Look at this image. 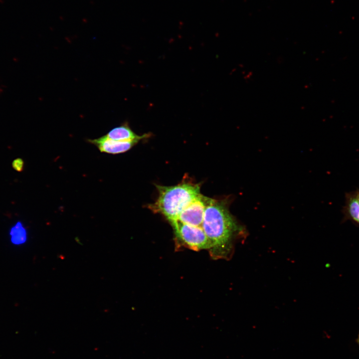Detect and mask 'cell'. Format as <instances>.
Masks as SVG:
<instances>
[{
    "label": "cell",
    "instance_id": "1",
    "mask_svg": "<svg viewBox=\"0 0 359 359\" xmlns=\"http://www.w3.org/2000/svg\"><path fill=\"white\" fill-rule=\"evenodd\" d=\"M201 227L215 256L227 258L232 252L234 242L245 239V228L239 224L222 201L209 198Z\"/></svg>",
    "mask_w": 359,
    "mask_h": 359
},
{
    "label": "cell",
    "instance_id": "2",
    "mask_svg": "<svg viewBox=\"0 0 359 359\" xmlns=\"http://www.w3.org/2000/svg\"><path fill=\"white\" fill-rule=\"evenodd\" d=\"M156 186L159 196L149 208L164 215L171 223L177 221L181 212L200 194L199 185L189 182L173 186Z\"/></svg>",
    "mask_w": 359,
    "mask_h": 359
},
{
    "label": "cell",
    "instance_id": "3",
    "mask_svg": "<svg viewBox=\"0 0 359 359\" xmlns=\"http://www.w3.org/2000/svg\"><path fill=\"white\" fill-rule=\"evenodd\" d=\"M172 225L176 235L189 247L194 250L210 248V242L201 226L184 224L178 220Z\"/></svg>",
    "mask_w": 359,
    "mask_h": 359
},
{
    "label": "cell",
    "instance_id": "4",
    "mask_svg": "<svg viewBox=\"0 0 359 359\" xmlns=\"http://www.w3.org/2000/svg\"><path fill=\"white\" fill-rule=\"evenodd\" d=\"M209 198L199 194L180 214L178 220L181 223L201 226Z\"/></svg>",
    "mask_w": 359,
    "mask_h": 359
},
{
    "label": "cell",
    "instance_id": "5",
    "mask_svg": "<svg viewBox=\"0 0 359 359\" xmlns=\"http://www.w3.org/2000/svg\"><path fill=\"white\" fill-rule=\"evenodd\" d=\"M89 141L95 145L101 152L111 154H118L129 151L139 140L115 141L108 138L105 135L98 139L90 140Z\"/></svg>",
    "mask_w": 359,
    "mask_h": 359
},
{
    "label": "cell",
    "instance_id": "6",
    "mask_svg": "<svg viewBox=\"0 0 359 359\" xmlns=\"http://www.w3.org/2000/svg\"><path fill=\"white\" fill-rule=\"evenodd\" d=\"M342 212L344 220H350L359 225V203L356 191L346 193Z\"/></svg>",
    "mask_w": 359,
    "mask_h": 359
},
{
    "label": "cell",
    "instance_id": "7",
    "mask_svg": "<svg viewBox=\"0 0 359 359\" xmlns=\"http://www.w3.org/2000/svg\"><path fill=\"white\" fill-rule=\"evenodd\" d=\"M105 136L110 139L118 141H140L148 137V134L142 136L136 134L127 124L114 128Z\"/></svg>",
    "mask_w": 359,
    "mask_h": 359
},
{
    "label": "cell",
    "instance_id": "8",
    "mask_svg": "<svg viewBox=\"0 0 359 359\" xmlns=\"http://www.w3.org/2000/svg\"><path fill=\"white\" fill-rule=\"evenodd\" d=\"M9 235L11 243L15 245L23 244L27 239L26 230L20 221L17 222L11 227L9 231Z\"/></svg>",
    "mask_w": 359,
    "mask_h": 359
},
{
    "label": "cell",
    "instance_id": "9",
    "mask_svg": "<svg viewBox=\"0 0 359 359\" xmlns=\"http://www.w3.org/2000/svg\"><path fill=\"white\" fill-rule=\"evenodd\" d=\"M12 167L17 172H21L24 167L23 160L20 158H17L13 160L12 162Z\"/></svg>",
    "mask_w": 359,
    "mask_h": 359
},
{
    "label": "cell",
    "instance_id": "10",
    "mask_svg": "<svg viewBox=\"0 0 359 359\" xmlns=\"http://www.w3.org/2000/svg\"><path fill=\"white\" fill-rule=\"evenodd\" d=\"M356 193L357 198L359 203V189H357L355 190Z\"/></svg>",
    "mask_w": 359,
    "mask_h": 359
},
{
    "label": "cell",
    "instance_id": "11",
    "mask_svg": "<svg viewBox=\"0 0 359 359\" xmlns=\"http://www.w3.org/2000/svg\"><path fill=\"white\" fill-rule=\"evenodd\" d=\"M358 343H359V336H358Z\"/></svg>",
    "mask_w": 359,
    "mask_h": 359
}]
</instances>
